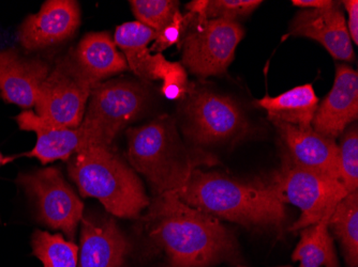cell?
I'll use <instances>...</instances> for the list:
<instances>
[{"mask_svg":"<svg viewBox=\"0 0 358 267\" xmlns=\"http://www.w3.org/2000/svg\"><path fill=\"white\" fill-rule=\"evenodd\" d=\"M329 229L343 247L348 266H358V192H351L336 206Z\"/></svg>","mask_w":358,"mask_h":267,"instance_id":"cell-22","label":"cell"},{"mask_svg":"<svg viewBox=\"0 0 358 267\" xmlns=\"http://www.w3.org/2000/svg\"><path fill=\"white\" fill-rule=\"evenodd\" d=\"M164 86L161 92L168 100H184L191 87L189 85L188 75L186 69L179 62H171L166 60L164 63V74H162Z\"/></svg>","mask_w":358,"mask_h":267,"instance_id":"cell-27","label":"cell"},{"mask_svg":"<svg viewBox=\"0 0 358 267\" xmlns=\"http://www.w3.org/2000/svg\"><path fill=\"white\" fill-rule=\"evenodd\" d=\"M145 217L148 236L172 267H208L234 260L237 243L218 218L191 208L174 194H158Z\"/></svg>","mask_w":358,"mask_h":267,"instance_id":"cell-1","label":"cell"},{"mask_svg":"<svg viewBox=\"0 0 358 267\" xmlns=\"http://www.w3.org/2000/svg\"><path fill=\"white\" fill-rule=\"evenodd\" d=\"M261 3V0H207L204 13L195 17L237 22L250 15Z\"/></svg>","mask_w":358,"mask_h":267,"instance_id":"cell-26","label":"cell"},{"mask_svg":"<svg viewBox=\"0 0 358 267\" xmlns=\"http://www.w3.org/2000/svg\"><path fill=\"white\" fill-rule=\"evenodd\" d=\"M191 20H192V15L188 12L186 14H182L180 11L177 12L171 23L158 32L154 44L150 48V53L157 52L160 54L166 48L182 42V38L190 25Z\"/></svg>","mask_w":358,"mask_h":267,"instance_id":"cell-28","label":"cell"},{"mask_svg":"<svg viewBox=\"0 0 358 267\" xmlns=\"http://www.w3.org/2000/svg\"><path fill=\"white\" fill-rule=\"evenodd\" d=\"M333 212L329 211L319 222L303 229L301 241L292 256V260L301 262L299 267H340L329 229Z\"/></svg>","mask_w":358,"mask_h":267,"instance_id":"cell-21","label":"cell"},{"mask_svg":"<svg viewBox=\"0 0 358 267\" xmlns=\"http://www.w3.org/2000/svg\"><path fill=\"white\" fill-rule=\"evenodd\" d=\"M80 12L74 0H48L38 13L27 16L19 41L27 51H38L69 39L80 26Z\"/></svg>","mask_w":358,"mask_h":267,"instance_id":"cell-13","label":"cell"},{"mask_svg":"<svg viewBox=\"0 0 358 267\" xmlns=\"http://www.w3.org/2000/svg\"><path fill=\"white\" fill-rule=\"evenodd\" d=\"M128 252V240L115 220L94 222L83 217L80 267H122Z\"/></svg>","mask_w":358,"mask_h":267,"instance_id":"cell-17","label":"cell"},{"mask_svg":"<svg viewBox=\"0 0 358 267\" xmlns=\"http://www.w3.org/2000/svg\"><path fill=\"white\" fill-rule=\"evenodd\" d=\"M68 172L82 196L98 199L114 216L134 218L150 204L140 178L108 146H88L74 154Z\"/></svg>","mask_w":358,"mask_h":267,"instance_id":"cell-4","label":"cell"},{"mask_svg":"<svg viewBox=\"0 0 358 267\" xmlns=\"http://www.w3.org/2000/svg\"><path fill=\"white\" fill-rule=\"evenodd\" d=\"M345 10H347L349 20H348V31L350 38L355 45L358 44V1L357 0H345L343 1Z\"/></svg>","mask_w":358,"mask_h":267,"instance_id":"cell-29","label":"cell"},{"mask_svg":"<svg viewBox=\"0 0 358 267\" xmlns=\"http://www.w3.org/2000/svg\"><path fill=\"white\" fill-rule=\"evenodd\" d=\"M73 52L82 69L96 82H101L128 69L126 58L117 51L108 32H90Z\"/></svg>","mask_w":358,"mask_h":267,"instance_id":"cell-19","label":"cell"},{"mask_svg":"<svg viewBox=\"0 0 358 267\" xmlns=\"http://www.w3.org/2000/svg\"><path fill=\"white\" fill-rule=\"evenodd\" d=\"M271 122L278 130L292 164L340 182L339 148L335 140L313 128H301L278 120Z\"/></svg>","mask_w":358,"mask_h":267,"instance_id":"cell-11","label":"cell"},{"mask_svg":"<svg viewBox=\"0 0 358 267\" xmlns=\"http://www.w3.org/2000/svg\"><path fill=\"white\" fill-rule=\"evenodd\" d=\"M31 245L34 254L44 267H78V246L60 234L36 230Z\"/></svg>","mask_w":358,"mask_h":267,"instance_id":"cell-23","label":"cell"},{"mask_svg":"<svg viewBox=\"0 0 358 267\" xmlns=\"http://www.w3.org/2000/svg\"><path fill=\"white\" fill-rule=\"evenodd\" d=\"M20 128L37 134V144L27 158H36L42 165L54 160H67L88 146H98L92 132L80 124L78 128H60L48 123L31 110H24L16 116Z\"/></svg>","mask_w":358,"mask_h":267,"instance_id":"cell-12","label":"cell"},{"mask_svg":"<svg viewBox=\"0 0 358 267\" xmlns=\"http://www.w3.org/2000/svg\"><path fill=\"white\" fill-rule=\"evenodd\" d=\"M17 182L35 199L41 222L72 241L83 220L84 204L55 167L21 174Z\"/></svg>","mask_w":358,"mask_h":267,"instance_id":"cell-10","label":"cell"},{"mask_svg":"<svg viewBox=\"0 0 358 267\" xmlns=\"http://www.w3.org/2000/svg\"><path fill=\"white\" fill-rule=\"evenodd\" d=\"M357 118V72L348 64H337L333 88L317 106L311 128L335 140Z\"/></svg>","mask_w":358,"mask_h":267,"instance_id":"cell-14","label":"cell"},{"mask_svg":"<svg viewBox=\"0 0 358 267\" xmlns=\"http://www.w3.org/2000/svg\"><path fill=\"white\" fill-rule=\"evenodd\" d=\"M148 101V90L136 80L100 82L90 94L82 124L98 146L110 148L118 132L142 114Z\"/></svg>","mask_w":358,"mask_h":267,"instance_id":"cell-8","label":"cell"},{"mask_svg":"<svg viewBox=\"0 0 358 267\" xmlns=\"http://www.w3.org/2000/svg\"><path fill=\"white\" fill-rule=\"evenodd\" d=\"M243 36L245 31L238 22L203 20L192 15L180 42L182 66L201 77L223 75L234 60Z\"/></svg>","mask_w":358,"mask_h":267,"instance_id":"cell-9","label":"cell"},{"mask_svg":"<svg viewBox=\"0 0 358 267\" xmlns=\"http://www.w3.org/2000/svg\"><path fill=\"white\" fill-rule=\"evenodd\" d=\"M138 23L156 32L161 31L179 11L176 0H131L129 1Z\"/></svg>","mask_w":358,"mask_h":267,"instance_id":"cell-24","label":"cell"},{"mask_svg":"<svg viewBox=\"0 0 358 267\" xmlns=\"http://www.w3.org/2000/svg\"><path fill=\"white\" fill-rule=\"evenodd\" d=\"M289 35L319 42L334 59L347 62L354 60L347 22L336 3L322 9H303L297 12L289 25Z\"/></svg>","mask_w":358,"mask_h":267,"instance_id":"cell-15","label":"cell"},{"mask_svg":"<svg viewBox=\"0 0 358 267\" xmlns=\"http://www.w3.org/2000/svg\"><path fill=\"white\" fill-rule=\"evenodd\" d=\"M255 105L266 110L271 120H278L301 128H309L319 106V98L313 86L306 84L275 98L264 96L257 100Z\"/></svg>","mask_w":358,"mask_h":267,"instance_id":"cell-20","label":"cell"},{"mask_svg":"<svg viewBox=\"0 0 358 267\" xmlns=\"http://www.w3.org/2000/svg\"><path fill=\"white\" fill-rule=\"evenodd\" d=\"M127 138L129 162L150 183L157 196L176 192L199 166L217 162L214 155L187 146L174 118L168 114L129 128Z\"/></svg>","mask_w":358,"mask_h":267,"instance_id":"cell-2","label":"cell"},{"mask_svg":"<svg viewBox=\"0 0 358 267\" xmlns=\"http://www.w3.org/2000/svg\"><path fill=\"white\" fill-rule=\"evenodd\" d=\"M339 176L348 194L358 188V130L353 124L345 130L339 146Z\"/></svg>","mask_w":358,"mask_h":267,"instance_id":"cell-25","label":"cell"},{"mask_svg":"<svg viewBox=\"0 0 358 267\" xmlns=\"http://www.w3.org/2000/svg\"><path fill=\"white\" fill-rule=\"evenodd\" d=\"M3 154L0 153V166H1V164H3Z\"/></svg>","mask_w":358,"mask_h":267,"instance_id":"cell-31","label":"cell"},{"mask_svg":"<svg viewBox=\"0 0 358 267\" xmlns=\"http://www.w3.org/2000/svg\"><path fill=\"white\" fill-rule=\"evenodd\" d=\"M264 184L279 201L301 210V217L289 228L291 231L317 224L349 194L339 181L299 168L289 160Z\"/></svg>","mask_w":358,"mask_h":267,"instance_id":"cell-6","label":"cell"},{"mask_svg":"<svg viewBox=\"0 0 358 267\" xmlns=\"http://www.w3.org/2000/svg\"><path fill=\"white\" fill-rule=\"evenodd\" d=\"M293 5L303 9H322V8L329 7L333 5L334 1L331 0H293Z\"/></svg>","mask_w":358,"mask_h":267,"instance_id":"cell-30","label":"cell"},{"mask_svg":"<svg viewBox=\"0 0 358 267\" xmlns=\"http://www.w3.org/2000/svg\"><path fill=\"white\" fill-rule=\"evenodd\" d=\"M185 136L199 146L225 144L249 132L246 114L232 98L191 88L182 104Z\"/></svg>","mask_w":358,"mask_h":267,"instance_id":"cell-7","label":"cell"},{"mask_svg":"<svg viewBox=\"0 0 358 267\" xmlns=\"http://www.w3.org/2000/svg\"><path fill=\"white\" fill-rule=\"evenodd\" d=\"M98 84L82 69L71 49L56 62L40 87L36 114L53 125L78 128L83 122L90 94Z\"/></svg>","mask_w":358,"mask_h":267,"instance_id":"cell-5","label":"cell"},{"mask_svg":"<svg viewBox=\"0 0 358 267\" xmlns=\"http://www.w3.org/2000/svg\"><path fill=\"white\" fill-rule=\"evenodd\" d=\"M51 66L40 58H28L14 48L0 51V94L7 103L29 109Z\"/></svg>","mask_w":358,"mask_h":267,"instance_id":"cell-16","label":"cell"},{"mask_svg":"<svg viewBox=\"0 0 358 267\" xmlns=\"http://www.w3.org/2000/svg\"><path fill=\"white\" fill-rule=\"evenodd\" d=\"M158 32L138 22H129L118 26L114 35V42L122 49L131 70L141 79H162L166 59L161 54L152 55L148 44L156 40Z\"/></svg>","mask_w":358,"mask_h":267,"instance_id":"cell-18","label":"cell"},{"mask_svg":"<svg viewBox=\"0 0 358 267\" xmlns=\"http://www.w3.org/2000/svg\"><path fill=\"white\" fill-rule=\"evenodd\" d=\"M174 194L191 208L243 226L281 227L285 204L264 183H243L195 169Z\"/></svg>","mask_w":358,"mask_h":267,"instance_id":"cell-3","label":"cell"}]
</instances>
